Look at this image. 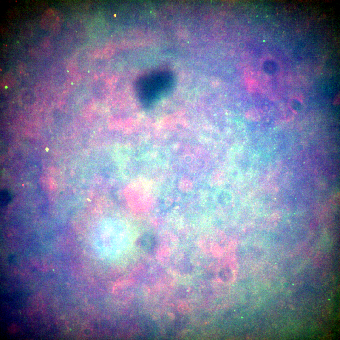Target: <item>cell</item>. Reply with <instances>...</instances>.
<instances>
[{"label":"cell","mask_w":340,"mask_h":340,"mask_svg":"<svg viewBox=\"0 0 340 340\" xmlns=\"http://www.w3.org/2000/svg\"><path fill=\"white\" fill-rule=\"evenodd\" d=\"M184 190H189L190 187H191V184H190L189 182H184Z\"/></svg>","instance_id":"cell-4"},{"label":"cell","mask_w":340,"mask_h":340,"mask_svg":"<svg viewBox=\"0 0 340 340\" xmlns=\"http://www.w3.org/2000/svg\"><path fill=\"white\" fill-rule=\"evenodd\" d=\"M11 196L6 190H3L0 192V205L1 207L6 206L10 201Z\"/></svg>","instance_id":"cell-3"},{"label":"cell","mask_w":340,"mask_h":340,"mask_svg":"<svg viewBox=\"0 0 340 340\" xmlns=\"http://www.w3.org/2000/svg\"><path fill=\"white\" fill-rule=\"evenodd\" d=\"M174 81L173 76L167 72L141 77L136 83V93L141 102L146 106L150 105L171 91Z\"/></svg>","instance_id":"cell-1"},{"label":"cell","mask_w":340,"mask_h":340,"mask_svg":"<svg viewBox=\"0 0 340 340\" xmlns=\"http://www.w3.org/2000/svg\"><path fill=\"white\" fill-rule=\"evenodd\" d=\"M141 244L144 249L150 251L153 249L156 245V239L152 235L147 233L142 237Z\"/></svg>","instance_id":"cell-2"}]
</instances>
